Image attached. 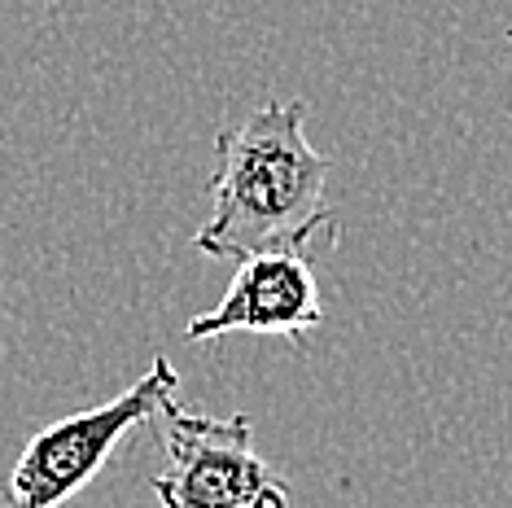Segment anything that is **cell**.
I'll list each match as a JSON object with an SVG mask.
<instances>
[{
	"instance_id": "obj_1",
	"label": "cell",
	"mask_w": 512,
	"mask_h": 508,
	"mask_svg": "<svg viewBox=\"0 0 512 508\" xmlns=\"http://www.w3.org/2000/svg\"><path fill=\"white\" fill-rule=\"evenodd\" d=\"M302 119V101L272 97L246 123L215 136L211 219L193 237L202 254L237 263L254 254H302L316 263L337 246V219L324 202L329 158L307 141Z\"/></svg>"
},
{
	"instance_id": "obj_2",
	"label": "cell",
	"mask_w": 512,
	"mask_h": 508,
	"mask_svg": "<svg viewBox=\"0 0 512 508\" xmlns=\"http://www.w3.org/2000/svg\"><path fill=\"white\" fill-rule=\"evenodd\" d=\"M180 390V373L171 368L167 355H154L149 373L141 381L114 395L101 408L75 412L62 417L31 438L22 447L14 473L5 482V500L9 508H62L75 491H84L106 460L114 456V447L123 443L136 425H149L154 412Z\"/></svg>"
},
{
	"instance_id": "obj_3",
	"label": "cell",
	"mask_w": 512,
	"mask_h": 508,
	"mask_svg": "<svg viewBox=\"0 0 512 508\" xmlns=\"http://www.w3.org/2000/svg\"><path fill=\"white\" fill-rule=\"evenodd\" d=\"M154 430L167 452V469L154 478L162 508H246L281 482L254 452V421L246 412L202 417L171 395L154 412Z\"/></svg>"
},
{
	"instance_id": "obj_4",
	"label": "cell",
	"mask_w": 512,
	"mask_h": 508,
	"mask_svg": "<svg viewBox=\"0 0 512 508\" xmlns=\"http://www.w3.org/2000/svg\"><path fill=\"white\" fill-rule=\"evenodd\" d=\"M324 320L316 263L302 254H254L237 268L215 311L184 325L189 342H211L224 333H276L298 342Z\"/></svg>"
},
{
	"instance_id": "obj_5",
	"label": "cell",
	"mask_w": 512,
	"mask_h": 508,
	"mask_svg": "<svg viewBox=\"0 0 512 508\" xmlns=\"http://www.w3.org/2000/svg\"><path fill=\"white\" fill-rule=\"evenodd\" d=\"M246 508H289V487L285 482H276V487H267L263 495H254Z\"/></svg>"
},
{
	"instance_id": "obj_6",
	"label": "cell",
	"mask_w": 512,
	"mask_h": 508,
	"mask_svg": "<svg viewBox=\"0 0 512 508\" xmlns=\"http://www.w3.org/2000/svg\"><path fill=\"white\" fill-rule=\"evenodd\" d=\"M508 44H512V31H508Z\"/></svg>"
}]
</instances>
